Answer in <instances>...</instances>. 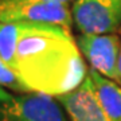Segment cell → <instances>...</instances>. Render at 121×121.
I'll use <instances>...</instances> for the list:
<instances>
[{
    "instance_id": "obj_1",
    "label": "cell",
    "mask_w": 121,
    "mask_h": 121,
    "mask_svg": "<svg viewBox=\"0 0 121 121\" xmlns=\"http://www.w3.org/2000/svg\"><path fill=\"white\" fill-rule=\"evenodd\" d=\"M19 23L12 70L28 91L56 97L83 82L89 71L69 28Z\"/></svg>"
},
{
    "instance_id": "obj_2",
    "label": "cell",
    "mask_w": 121,
    "mask_h": 121,
    "mask_svg": "<svg viewBox=\"0 0 121 121\" xmlns=\"http://www.w3.org/2000/svg\"><path fill=\"white\" fill-rule=\"evenodd\" d=\"M0 121H69L54 97L0 87Z\"/></svg>"
},
{
    "instance_id": "obj_3",
    "label": "cell",
    "mask_w": 121,
    "mask_h": 121,
    "mask_svg": "<svg viewBox=\"0 0 121 121\" xmlns=\"http://www.w3.org/2000/svg\"><path fill=\"white\" fill-rule=\"evenodd\" d=\"M71 16L81 34H113L121 28V0H75Z\"/></svg>"
},
{
    "instance_id": "obj_4",
    "label": "cell",
    "mask_w": 121,
    "mask_h": 121,
    "mask_svg": "<svg viewBox=\"0 0 121 121\" xmlns=\"http://www.w3.org/2000/svg\"><path fill=\"white\" fill-rule=\"evenodd\" d=\"M12 22L55 24L70 30L73 16L67 4L62 3H26L22 0L0 1V23Z\"/></svg>"
},
{
    "instance_id": "obj_5",
    "label": "cell",
    "mask_w": 121,
    "mask_h": 121,
    "mask_svg": "<svg viewBox=\"0 0 121 121\" xmlns=\"http://www.w3.org/2000/svg\"><path fill=\"white\" fill-rule=\"evenodd\" d=\"M77 46L82 56L101 75L117 82V63L121 51V40L114 34H81Z\"/></svg>"
},
{
    "instance_id": "obj_6",
    "label": "cell",
    "mask_w": 121,
    "mask_h": 121,
    "mask_svg": "<svg viewBox=\"0 0 121 121\" xmlns=\"http://www.w3.org/2000/svg\"><path fill=\"white\" fill-rule=\"evenodd\" d=\"M54 98L62 106L69 121H109L101 106L89 73L81 85Z\"/></svg>"
},
{
    "instance_id": "obj_7",
    "label": "cell",
    "mask_w": 121,
    "mask_h": 121,
    "mask_svg": "<svg viewBox=\"0 0 121 121\" xmlns=\"http://www.w3.org/2000/svg\"><path fill=\"white\" fill-rule=\"evenodd\" d=\"M89 77L108 120L121 121V86L93 69L89 70Z\"/></svg>"
},
{
    "instance_id": "obj_8",
    "label": "cell",
    "mask_w": 121,
    "mask_h": 121,
    "mask_svg": "<svg viewBox=\"0 0 121 121\" xmlns=\"http://www.w3.org/2000/svg\"><path fill=\"white\" fill-rule=\"evenodd\" d=\"M19 22L0 23V58L12 69L13 56L16 50L17 35H19Z\"/></svg>"
},
{
    "instance_id": "obj_9",
    "label": "cell",
    "mask_w": 121,
    "mask_h": 121,
    "mask_svg": "<svg viewBox=\"0 0 121 121\" xmlns=\"http://www.w3.org/2000/svg\"><path fill=\"white\" fill-rule=\"evenodd\" d=\"M0 87L13 93H31L19 79L16 73L1 58H0Z\"/></svg>"
},
{
    "instance_id": "obj_10",
    "label": "cell",
    "mask_w": 121,
    "mask_h": 121,
    "mask_svg": "<svg viewBox=\"0 0 121 121\" xmlns=\"http://www.w3.org/2000/svg\"><path fill=\"white\" fill-rule=\"evenodd\" d=\"M26 3H62V4H67L71 0H22Z\"/></svg>"
},
{
    "instance_id": "obj_11",
    "label": "cell",
    "mask_w": 121,
    "mask_h": 121,
    "mask_svg": "<svg viewBox=\"0 0 121 121\" xmlns=\"http://www.w3.org/2000/svg\"><path fill=\"white\" fill-rule=\"evenodd\" d=\"M117 75H118L117 83L121 86V51H120V56H118V63H117Z\"/></svg>"
},
{
    "instance_id": "obj_12",
    "label": "cell",
    "mask_w": 121,
    "mask_h": 121,
    "mask_svg": "<svg viewBox=\"0 0 121 121\" xmlns=\"http://www.w3.org/2000/svg\"><path fill=\"white\" fill-rule=\"evenodd\" d=\"M0 1H9V0H0Z\"/></svg>"
},
{
    "instance_id": "obj_13",
    "label": "cell",
    "mask_w": 121,
    "mask_h": 121,
    "mask_svg": "<svg viewBox=\"0 0 121 121\" xmlns=\"http://www.w3.org/2000/svg\"><path fill=\"white\" fill-rule=\"evenodd\" d=\"M120 32H121V28H120Z\"/></svg>"
}]
</instances>
